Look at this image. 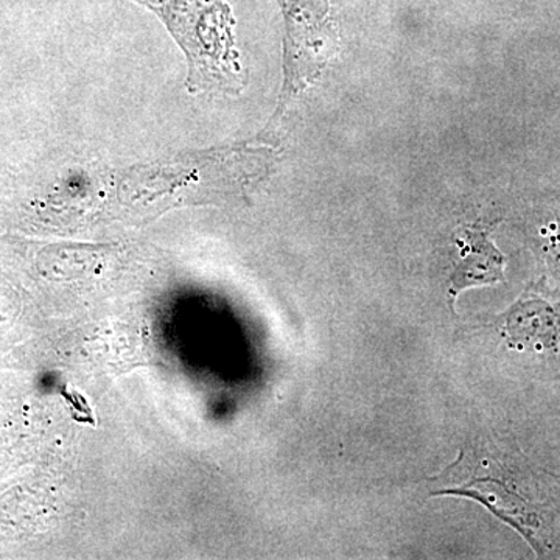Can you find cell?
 <instances>
[{"mask_svg":"<svg viewBox=\"0 0 560 560\" xmlns=\"http://www.w3.org/2000/svg\"><path fill=\"white\" fill-rule=\"evenodd\" d=\"M337 51V35L323 21L290 20L285 47V84L282 105L318 80Z\"/></svg>","mask_w":560,"mask_h":560,"instance_id":"6da1fadb","label":"cell"},{"mask_svg":"<svg viewBox=\"0 0 560 560\" xmlns=\"http://www.w3.org/2000/svg\"><path fill=\"white\" fill-rule=\"evenodd\" d=\"M490 231L492 228L486 224H475L463 231L459 238L460 260L451 276L453 296L470 287L503 282L506 259L490 241Z\"/></svg>","mask_w":560,"mask_h":560,"instance_id":"7a4b0ae2","label":"cell"},{"mask_svg":"<svg viewBox=\"0 0 560 560\" xmlns=\"http://www.w3.org/2000/svg\"><path fill=\"white\" fill-rule=\"evenodd\" d=\"M506 335L514 348L551 349L560 342L559 319L547 302H518L508 315Z\"/></svg>","mask_w":560,"mask_h":560,"instance_id":"3957f363","label":"cell"}]
</instances>
